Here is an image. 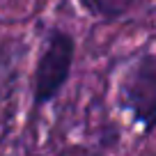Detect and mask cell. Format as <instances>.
<instances>
[{
	"label": "cell",
	"instance_id": "cell-1",
	"mask_svg": "<svg viewBox=\"0 0 156 156\" xmlns=\"http://www.w3.org/2000/svg\"><path fill=\"white\" fill-rule=\"evenodd\" d=\"M119 106L145 133L156 131V53H142L124 71Z\"/></svg>",
	"mask_w": 156,
	"mask_h": 156
},
{
	"label": "cell",
	"instance_id": "cell-2",
	"mask_svg": "<svg viewBox=\"0 0 156 156\" xmlns=\"http://www.w3.org/2000/svg\"><path fill=\"white\" fill-rule=\"evenodd\" d=\"M73 58H76V41L64 30H51L46 46L39 55L32 83V103L41 108L51 103L71 76Z\"/></svg>",
	"mask_w": 156,
	"mask_h": 156
},
{
	"label": "cell",
	"instance_id": "cell-3",
	"mask_svg": "<svg viewBox=\"0 0 156 156\" xmlns=\"http://www.w3.org/2000/svg\"><path fill=\"white\" fill-rule=\"evenodd\" d=\"M80 7L94 19H119L124 16L138 0H78Z\"/></svg>",
	"mask_w": 156,
	"mask_h": 156
}]
</instances>
